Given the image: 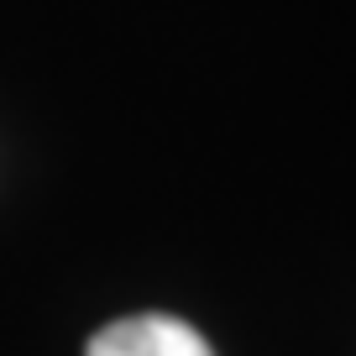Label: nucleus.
Wrapping results in <instances>:
<instances>
[{
	"label": "nucleus",
	"instance_id": "f257e3e1",
	"mask_svg": "<svg viewBox=\"0 0 356 356\" xmlns=\"http://www.w3.org/2000/svg\"><path fill=\"white\" fill-rule=\"evenodd\" d=\"M84 356H215L194 325L173 314H131V320L105 325Z\"/></svg>",
	"mask_w": 356,
	"mask_h": 356
}]
</instances>
